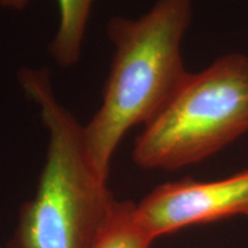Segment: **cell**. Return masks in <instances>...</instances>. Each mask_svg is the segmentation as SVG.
<instances>
[{
	"label": "cell",
	"instance_id": "1",
	"mask_svg": "<svg viewBox=\"0 0 248 248\" xmlns=\"http://www.w3.org/2000/svg\"><path fill=\"white\" fill-rule=\"evenodd\" d=\"M21 85L48 132L32 199L21 207L9 248H93L116 203L86 144L84 125L55 97L45 69H23Z\"/></svg>",
	"mask_w": 248,
	"mask_h": 248
},
{
	"label": "cell",
	"instance_id": "2",
	"mask_svg": "<svg viewBox=\"0 0 248 248\" xmlns=\"http://www.w3.org/2000/svg\"><path fill=\"white\" fill-rule=\"evenodd\" d=\"M192 13L193 0H157L136 20L114 16L108 22L114 57L101 106L84 125L89 151L105 177L124 136L150 123L190 74L182 43Z\"/></svg>",
	"mask_w": 248,
	"mask_h": 248
},
{
	"label": "cell",
	"instance_id": "3",
	"mask_svg": "<svg viewBox=\"0 0 248 248\" xmlns=\"http://www.w3.org/2000/svg\"><path fill=\"white\" fill-rule=\"evenodd\" d=\"M248 132V55L233 52L188 74L136 138L132 159L144 169L199 163Z\"/></svg>",
	"mask_w": 248,
	"mask_h": 248
},
{
	"label": "cell",
	"instance_id": "4",
	"mask_svg": "<svg viewBox=\"0 0 248 248\" xmlns=\"http://www.w3.org/2000/svg\"><path fill=\"white\" fill-rule=\"evenodd\" d=\"M137 213L154 239L190 225L248 216V169L219 181L166 183L137 203Z\"/></svg>",
	"mask_w": 248,
	"mask_h": 248
},
{
	"label": "cell",
	"instance_id": "5",
	"mask_svg": "<svg viewBox=\"0 0 248 248\" xmlns=\"http://www.w3.org/2000/svg\"><path fill=\"white\" fill-rule=\"evenodd\" d=\"M59 26L49 45V53L60 67L78 63L86 28L95 0H57Z\"/></svg>",
	"mask_w": 248,
	"mask_h": 248
},
{
	"label": "cell",
	"instance_id": "6",
	"mask_svg": "<svg viewBox=\"0 0 248 248\" xmlns=\"http://www.w3.org/2000/svg\"><path fill=\"white\" fill-rule=\"evenodd\" d=\"M154 240L139 218L137 203L117 200L93 248H150Z\"/></svg>",
	"mask_w": 248,
	"mask_h": 248
},
{
	"label": "cell",
	"instance_id": "7",
	"mask_svg": "<svg viewBox=\"0 0 248 248\" xmlns=\"http://www.w3.org/2000/svg\"><path fill=\"white\" fill-rule=\"evenodd\" d=\"M31 0H0V6L13 11H22L30 4Z\"/></svg>",
	"mask_w": 248,
	"mask_h": 248
}]
</instances>
